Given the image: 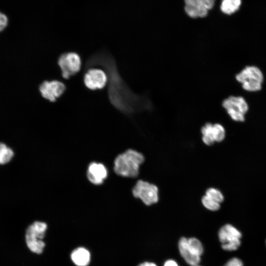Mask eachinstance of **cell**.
Listing matches in <instances>:
<instances>
[{
  "instance_id": "6da1fadb",
  "label": "cell",
  "mask_w": 266,
  "mask_h": 266,
  "mask_svg": "<svg viewBox=\"0 0 266 266\" xmlns=\"http://www.w3.org/2000/svg\"><path fill=\"white\" fill-rule=\"evenodd\" d=\"M101 66L107 76V96L111 105L129 115L148 110L152 103L146 97L134 93L120 75L116 61L108 52L102 50L92 54L86 61L83 71L93 66Z\"/></svg>"
},
{
  "instance_id": "7a4b0ae2",
  "label": "cell",
  "mask_w": 266,
  "mask_h": 266,
  "mask_svg": "<svg viewBox=\"0 0 266 266\" xmlns=\"http://www.w3.org/2000/svg\"><path fill=\"white\" fill-rule=\"evenodd\" d=\"M144 161V157L142 153L130 149L116 157L113 169L119 176L136 177L139 174L140 166Z\"/></svg>"
},
{
  "instance_id": "3957f363",
  "label": "cell",
  "mask_w": 266,
  "mask_h": 266,
  "mask_svg": "<svg viewBox=\"0 0 266 266\" xmlns=\"http://www.w3.org/2000/svg\"><path fill=\"white\" fill-rule=\"evenodd\" d=\"M47 229L46 223L41 221H35L30 225L26 231V244L33 252L40 254L43 251L45 243L42 240Z\"/></svg>"
},
{
  "instance_id": "277c9868",
  "label": "cell",
  "mask_w": 266,
  "mask_h": 266,
  "mask_svg": "<svg viewBox=\"0 0 266 266\" xmlns=\"http://www.w3.org/2000/svg\"><path fill=\"white\" fill-rule=\"evenodd\" d=\"M243 89L248 92H257L262 89L264 75L257 66H247L235 76Z\"/></svg>"
},
{
  "instance_id": "5b68a950",
  "label": "cell",
  "mask_w": 266,
  "mask_h": 266,
  "mask_svg": "<svg viewBox=\"0 0 266 266\" xmlns=\"http://www.w3.org/2000/svg\"><path fill=\"white\" fill-rule=\"evenodd\" d=\"M57 64L65 79H69L79 72L82 61L80 55L76 52H65L58 57Z\"/></svg>"
},
{
  "instance_id": "8992f818",
  "label": "cell",
  "mask_w": 266,
  "mask_h": 266,
  "mask_svg": "<svg viewBox=\"0 0 266 266\" xmlns=\"http://www.w3.org/2000/svg\"><path fill=\"white\" fill-rule=\"evenodd\" d=\"M217 0H184V10L190 18H206L215 6Z\"/></svg>"
},
{
  "instance_id": "52a82bcc",
  "label": "cell",
  "mask_w": 266,
  "mask_h": 266,
  "mask_svg": "<svg viewBox=\"0 0 266 266\" xmlns=\"http://www.w3.org/2000/svg\"><path fill=\"white\" fill-rule=\"evenodd\" d=\"M134 197L139 199L146 205L157 203L159 199L157 186L148 182L139 180L132 189Z\"/></svg>"
},
{
  "instance_id": "ba28073f",
  "label": "cell",
  "mask_w": 266,
  "mask_h": 266,
  "mask_svg": "<svg viewBox=\"0 0 266 266\" xmlns=\"http://www.w3.org/2000/svg\"><path fill=\"white\" fill-rule=\"evenodd\" d=\"M222 106L233 120L237 122L245 120V115L249 107L242 97L230 96L223 101Z\"/></svg>"
},
{
  "instance_id": "9c48e42d",
  "label": "cell",
  "mask_w": 266,
  "mask_h": 266,
  "mask_svg": "<svg viewBox=\"0 0 266 266\" xmlns=\"http://www.w3.org/2000/svg\"><path fill=\"white\" fill-rule=\"evenodd\" d=\"M218 236L222 248L225 250L234 251L240 245L241 233L231 224L222 226L219 231Z\"/></svg>"
},
{
  "instance_id": "30bf717a",
  "label": "cell",
  "mask_w": 266,
  "mask_h": 266,
  "mask_svg": "<svg viewBox=\"0 0 266 266\" xmlns=\"http://www.w3.org/2000/svg\"><path fill=\"white\" fill-rule=\"evenodd\" d=\"M66 85L58 80H44L38 86L41 96L51 102H54L66 90Z\"/></svg>"
},
{
  "instance_id": "8fae6325",
  "label": "cell",
  "mask_w": 266,
  "mask_h": 266,
  "mask_svg": "<svg viewBox=\"0 0 266 266\" xmlns=\"http://www.w3.org/2000/svg\"><path fill=\"white\" fill-rule=\"evenodd\" d=\"M83 80L85 87L88 89L101 90L107 83V76L102 69L90 68L83 71Z\"/></svg>"
},
{
  "instance_id": "7c38bea8",
  "label": "cell",
  "mask_w": 266,
  "mask_h": 266,
  "mask_svg": "<svg viewBox=\"0 0 266 266\" xmlns=\"http://www.w3.org/2000/svg\"><path fill=\"white\" fill-rule=\"evenodd\" d=\"M108 176L107 167L102 163H91L87 170V177L93 184L99 185L102 184Z\"/></svg>"
},
{
  "instance_id": "4fadbf2b",
  "label": "cell",
  "mask_w": 266,
  "mask_h": 266,
  "mask_svg": "<svg viewBox=\"0 0 266 266\" xmlns=\"http://www.w3.org/2000/svg\"><path fill=\"white\" fill-rule=\"evenodd\" d=\"M179 252L186 262L191 266L199 265L200 261V257L196 255L190 249L188 243L187 238L182 237L178 242Z\"/></svg>"
},
{
  "instance_id": "5bb4252c",
  "label": "cell",
  "mask_w": 266,
  "mask_h": 266,
  "mask_svg": "<svg viewBox=\"0 0 266 266\" xmlns=\"http://www.w3.org/2000/svg\"><path fill=\"white\" fill-rule=\"evenodd\" d=\"M70 258L73 263L77 266H87L90 261V253L85 248L78 247L71 253Z\"/></svg>"
},
{
  "instance_id": "9a60e30c",
  "label": "cell",
  "mask_w": 266,
  "mask_h": 266,
  "mask_svg": "<svg viewBox=\"0 0 266 266\" xmlns=\"http://www.w3.org/2000/svg\"><path fill=\"white\" fill-rule=\"evenodd\" d=\"M241 3V0H222L220 10L222 13L230 15L239 9Z\"/></svg>"
},
{
  "instance_id": "2e32d148",
  "label": "cell",
  "mask_w": 266,
  "mask_h": 266,
  "mask_svg": "<svg viewBox=\"0 0 266 266\" xmlns=\"http://www.w3.org/2000/svg\"><path fill=\"white\" fill-rule=\"evenodd\" d=\"M14 156L13 150L5 143L0 142V166L9 163Z\"/></svg>"
},
{
  "instance_id": "e0dca14e",
  "label": "cell",
  "mask_w": 266,
  "mask_h": 266,
  "mask_svg": "<svg viewBox=\"0 0 266 266\" xmlns=\"http://www.w3.org/2000/svg\"><path fill=\"white\" fill-rule=\"evenodd\" d=\"M213 124L207 123L201 129L202 140L207 145L210 146L215 142L212 134Z\"/></svg>"
},
{
  "instance_id": "ac0fdd59",
  "label": "cell",
  "mask_w": 266,
  "mask_h": 266,
  "mask_svg": "<svg viewBox=\"0 0 266 266\" xmlns=\"http://www.w3.org/2000/svg\"><path fill=\"white\" fill-rule=\"evenodd\" d=\"M212 133L215 142H221L225 137L226 131L225 128L220 124H213Z\"/></svg>"
},
{
  "instance_id": "d6986e66",
  "label": "cell",
  "mask_w": 266,
  "mask_h": 266,
  "mask_svg": "<svg viewBox=\"0 0 266 266\" xmlns=\"http://www.w3.org/2000/svg\"><path fill=\"white\" fill-rule=\"evenodd\" d=\"M188 243L191 249L198 256L200 257L203 252L201 242L195 237L187 238Z\"/></svg>"
},
{
  "instance_id": "ffe728a7",
  "label": "cell",
  "mask_w": 266,
  "mask_h": 266,
  "mask_svg": "<svg viewBox=\"0 0 266 266\" xmlns=\"http://www.w3.org/2000/svg\"><path fill=\"white\" fill-rule=\"evenodd\" d=\"M203 206L210 211H217L220 208V203L204 195L201 199Z\"/></svg>"
},
{
  "instance_id": "44dd1931",
  "label": "cell",
  "mask_w": 266,
  "mask_h": 266,
  "mask_svg": "<svg viewBox=\"0 0 266 266\" xmlns=\"http://www.w3.org/2000/svg\"><path fill=\"white\" fill-rule=\"evenodd\" d=\"M206 196L221 203L224 200V198L222 192L215 188H209L205 192Z\"/></svg>"
},
{
  "instance_id": "7402d4cb",
  "label": "cell",
  "mask_w": 266,
  "mask_h": 266,
  "mask_svg": "<svg viewBox=\"0 0 266 266\" xmlns=\"http://www.w3.org/2000/svg\"><path fill=\"white\" fill-rule=\"evenodd\" d=\"M7 24L8 18L7 16L0 11V32L6 28Z\"/></svg>"
},
{
  "instance_id": "603a6c76",
  "label": "cell",
  "mask_w": 266,
  "mask_h": 266,
  "mask_svg": "<svg viewBox=\"0 0 266 266\" xmlns=\"http://www.w3.org/2000/svg\"><path fill=\"white\" fill-rule=\"evenodd\" d=\"M224 266H243V263L239 259L233 258L228 261Z\"/></svg>"
},
{
  "instance_id": "cb8c5ba5",
  "label": "cell",
  "mask_w": 266,
  "mask_h": 266,
  "mask_svg": "<svg viewBox=\"0 0 266 266\" xmlns=\"http://www.w3.org/2000/svg\"><path fill=\"white\" fill-rule=\"evenodd\" d=\"M164 266H178L177 263L172 260L166 261L164 264Z\"/></svg>"
},
{
  "instance_id": "d4e9b609",
  "label": "cell",
  "mask_w": 266,
  "mask_h": 266,
  "mask_svg": "<svg viewBox=\"0 0 266 266\" xmlns=\"http://www.w3.org/2000/svg\"><path fill=\"white\" fill-rule=\"evenodd\" d=\"M138 266H157V265L153 263L145 262L139 264Z\"/></svg>"
},
{
  "instance_id": "484cf974",
  "label": "cell",
  "mask_w": 266,
  "mask_h": 266,
  "mask_svg": "<svg viewBox=\"0 0 266 266\" xmlns=\"http://www.w3.org/2000/svg\"><path fill=\"white\" fill-rule=\"evenodd\" d=\"M200 266L198 265V266Z\"/></svg>"
}]
</instances>
